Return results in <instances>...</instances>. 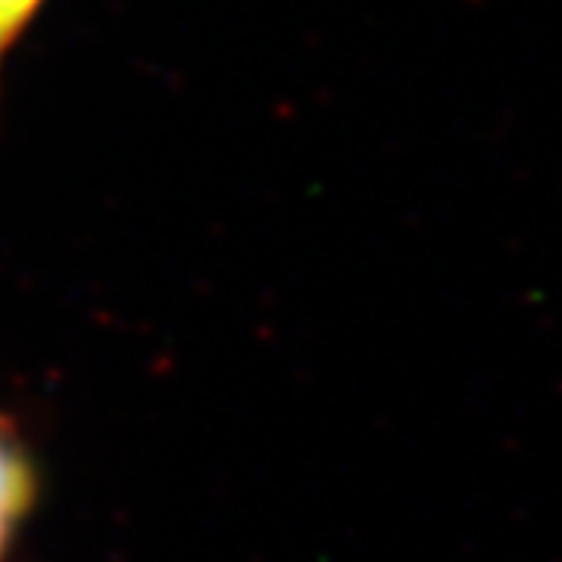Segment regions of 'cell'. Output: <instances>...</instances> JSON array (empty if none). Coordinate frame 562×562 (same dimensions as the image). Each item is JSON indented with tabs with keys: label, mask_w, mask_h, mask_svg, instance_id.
I'll return each instance as SVG.
<instances>
[{
	"label": "cell",
	"mask_w": 562,
	"mask_h": 562,
	"mask_svg": "<svg viewBox=\"0 0 562 562\" xmlns=\"http://www.w3.org/2000/svg\"><path fill=\"white\" fill-rule=\"evenodd\" d=\"M25 497H29L25 460H22L16 438L0 422V562H3V550H7L13 528L25 513Z\"/></svg>",
	"instance_id": "6da1fadb"
},
{
	"label": "cell",
	"mask_w": 562,
	"mask_h": 562,
	"mask_svg": "<svg viewBox=\"0 0 562 562\" xmlns=\"http://www.w3.org/2000/svg\"><path fill=\"white\" fill-rule=\"evenodd\" d=\"M38 7L41 0H0V66L25 32V25L38 13Z\"/></svg>",
	"instance_id": "7a4b0ae2"
}]
</instances>
